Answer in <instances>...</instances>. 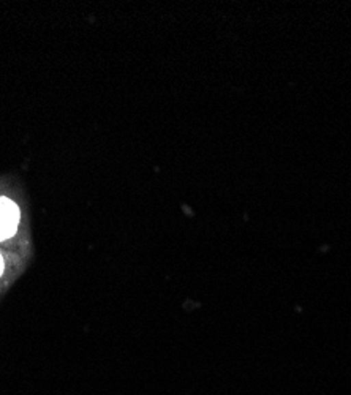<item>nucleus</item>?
<instances>
[{
  "mask_svg": "<svg viewBox=\"0 0 351 395\" xmlns=\"http://www.w3.org/2000/svg\"><path fill=\"white\" fill-rule=\"evenodd\" d=\"M19 225V209L12 199L0 198V242L14 235Z\"/></svg>",
  "mask_w": 351,
  "mask_h": 395,
  "instance_id": "obj_1",
  "label": "nucleus"
},
{
  "mask_svg": "<svg viewBox=\"0 0 351 395\" xmlns=\"http://www.w3.org/2000/svg\"><path fill=\"white\" fill-rule=\"evenodd\" d=\"M2 272H3V258L2 255H0V275H2Z\"/></svg>",
  "mask_w": 351,
  "mask_h": 395,
  "instance_id": "obj_2",
  "label": "nucleus"
}]
</instances>
